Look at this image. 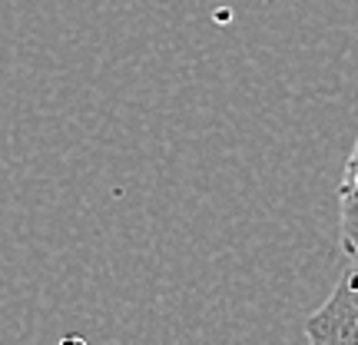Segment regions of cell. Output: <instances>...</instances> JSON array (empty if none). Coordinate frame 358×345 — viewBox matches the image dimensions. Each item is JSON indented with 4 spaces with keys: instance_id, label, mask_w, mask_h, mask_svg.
Masks as SVG:
<instances>
[{
    "instance_id": "2",
    "label": "cell",
    "mask_w": 358,
    "mask_h": 345,
    "mask_svg": "<svg viewBox=\"0 0 358 345\" xmlns=\"http://www.w3.org/2000/svg\"><path fill=\"white\" fill-rule=\"evenodd\" d=\"M338 230H342V249L352 259V269H358V136L338 183Z\"/></svg>"
},
{
    "instance_id": "1",
    "label": "cell",
    "mask_w": 358,
    "mask_h": 345,
    "mask_svg": "<svg viewBox=\"0 0 358 345\" xmlns=\"http://www.w3.org/2000/svg\"><path fill=\"white\" fill-rule=\"evenodd\" d=\"M308 342L312 345H358V289L352 282H338L329 302L308 316Z\"/></svg>"
},
{
    "instance_id": "3",
    "label": "cell",
    "mask_w": 358,
    "mask_h": 345,
    "mask_svg": "<svg viewBox=\"0 0 358 345\" xmlns=\"http://www.w3.org/2000/svg\"><path fill=\"white\" fill-rule=\"evenodd\" d=\"M348 282H352V286L358 289V269H352V272H348Z\"/></svg>"
}]
</instances>
